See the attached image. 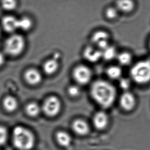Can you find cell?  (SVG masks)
Here are the masks:
<instances>
[{"mask_svg":"<svg viewBox=\"0 0 150 150\" xmlns=\"http://www.w3.org/2000/svg\"><path fill=\"white\" fill-rule=\"evenodd\" d=\"M120 87L122 89L127 91L131 86V81L127 78H120Z\"/></svg>","mask_w":150,"mask_h":150,"instance_id":"26","label":"cell"},{"mask_svg":"<svg viewBox=\"0 0 150 150\" xmlns=\"http://www.w3.org/2000/svg\"><path fill=\"white\" fill-rule=\"evenodd\" d=\"M133 81L138 84H146L150 81V60L146 59L136 63L130 70Z\"/></svg>","mask_w":150,"mask_h":150,"instance_id":"3","label":"cell"},{"mask_svg":"<svg viewBox=\"0 0 150 150\" xmlns=\"http://www.w3.org/2000/svg\"><path fill=\"white\" fill-rule=\"evenodd\" d=\"M8 138V131L4 126H0V146L5 144Z\"/></svg>","mask_w":150,"mask_h":150,"instance_id":"24","label":"cell"},{"mask_svg":"<svg viewBox=\"0 0 150 150\" xmlns=\"http://www.w3.org/2000/svg\"><path fill=\"white\" fill-rule=\"evenodd\" d=\"M73 76L74 80L79 84L86 85L91 79V71L86 66L79 65L74 69Z\"/></svg>","mask_w":150,"mask_h":150,"instance_id":"6","label":"cell"},{"mask_svg":"<svg viewBox=\"0 0 150 150\" xmlns=\"http://www.w3.org/2000/svg\"><path fill=\"white\" fill-rule=\"evenodd\" d=\"M117 56L116 49L109 45L102 50V57L107 61H111Z\"/></svg>","mask_w":150,"mask_h":150,"instance_id":"19","label":"cell"},{"mask_svg":"<svg viewBox=\"0 0 150 150\" xmlns=\"http://www.w3.org/2000/svg\"><path fill=\"white\" fill-rule=\"evenodd\" d=\"M72 127L73 131L79 135H85L89 132V127L83 120H75L72 123Z\"/></svg>","mask_w":150,"mask_h":150,"instance_id":"13","label":"cell"},{"mask_svg":"<svg viewBox=\"0 0 150 150\" xmlns=\"http://www.w3.org/2000/svg\"><path fill=\"white\" fill-rule=\"evenodd\" d=\"M1 25L7 33H14L18 29V19L11 15L5 16L1 20Z\"/></svg>","mask_w":150,"mask_h":150,"instance_id":"7","label":"cell"},{"mask_svg":"<svg viewBox=\"0 0 150 150\" xmlns=\"http://www.w3.org/2000/svg\"><path fill=\"white\" fill-rule=\"evenodd\" d=\"M1 28H0V37H1Z\"/></svg>","mask_w":150,"mask_h":150,"instance_id":"29","label":"cell"},{"mask_svg":"<svg viewBox=\"0 0 150 150\" xmlns=\"http://www.w3.org/2000/svg\"><path fill=\"white\" fill-rule=\"evenodd\" d=\"M18 100L12 96H7L3 100V106L4 109L9 113L15 111L18 109Z\"/></svg>","mask_w":150,"mask_h":150,"instance_id":"14","label":"cell"},{"mask_svg":"<svg viewBox=\"0 0 150 150\" xmlns=\"http://www.w3.org/2000/svg\"><path fill=\"white\" fill-rule=\"evenodd\" d=\"M117 59L120 65L122 66H128L130 65L132 62V55L130 53L124 52L117 55Z\"/></svg>","mask_w":150,"mask_h":150,"instance_id":"22","label":"cell"},{"mask_svg":"<svg viewBox=\"0 0 150 150\" xmlns=\"http://www.w3.org/2000/svg\"><path fill=\"white\" fill-rule=\"evenodd\" d=\"M62 104L59 98L51 96L47 98L43 103V111L49 117H55L59 114L61 111Z\"/></svg>","mask_w":150,"mask_h":150,"instance_id":"5","label":"cell"},{"mask_svg":"<svg viewBox=\"0 0 150 150\" xmlns=\"http://www.w3.org/2000/svg\"><path fill=\"white\" fill-rule=\"evenodd\" d=\"M25 41L23 36L13 34L6 40L4 49L7 54L11 57H16L23 52L25 48Z\"/></svg>","mask_w":150,"mask_h":150,"instance_id":"4","label":"cell"},{"mask_svg":"<svg viewBox=\"0 0 150 150\" xmlns=\"http://www.w3.org/2000/svg\"><path fill=\"white\" fill-rule=\"evenodd\" d=\"M135 4L133 0H118L116 2V8L122 12L128 13L133 10Z\"/></svg>","mask_w":150,"mask_h":150,"instance_id":"16","label":"cell"},{"mask_svg":"<svg viewBox=\"0 0 150 150\" xmlns=\"http://www.w3.org/2000/svg\"><path fill=\"white\" fill-rule=\"evenodd\" d=\"M57 142L61 146H69L71 142V137L67 132L59 131L56 134Z\"/></svg>","mask_w":150,"mask_h":150,"instance_id":"17","label":"cell"},{"mask_svg":"<svg viewBox=\"0 0 150 150\" xmlns=\"http://www.w3.org/2000/svg\"><path fill=\"white\" fill-rule=\"evenodd\" d=\"M0 5L3 10L11 11L16 9L18 2L17 0H0Z\"/></svg>","mask_w":150,"mask_h":150,"instance_id":"20","label":"cell"},{"mask_svg":"<svg viewBox=\"0 0 150 150\" xmlns=\"http://www.w3.org/2000/svg\"><path fill=\"white\" fill-rule=\"evenodd\" d=\"M81 89L76 85H72L70 86L68 89V93L71 97H77L81 94Z\"/></svg>","mask_w":150,"mask_h":150,"instance_id":"25","label":"cell"},{"mask_svg":"<svg viewBox=\"0 0 150 150\" xmlns=\"http://www.w3.org/2000/svg\"><path fill=\"white\" fill-rule=\"evenodd\" d=\"M105 13L108 18L112 19L115 18L117 16L118 9L114 7H109L107 9Z\"/></svg>","mask_w":150,"mask_h":150,"instance_id":"27","label":"cell"},{"mask_svg":"<svg viewBox=\"0 0 150 150\" xmlns=\"http://www.w3.org/2000/svg\"><path fill=\"white\" fill-rule=\"evenodd\" d=\"M33 22L30 18L28 17H23L18 19V29L23 31H28L30 29Z\"/></svg>","mask_w":150,"mask_h":150,"instance_id":"23","label":"cell"},{"mask_svg":"<svg viewBox=\"0 0 150 150\" xmlns=\"http://www.w3.org/2000/svg\"><path fill=\"white\" fill-rule=\"evenodd\" d=\"M83 57L87 61L91 63H95L99 61L102 57V50L91 46H88L84 50Z\"/></svg>","mask_w":150,"mask_h":150,"instance_id":"11","label":"cell"},{"mask_svg":"<svg viewBox=\"0 0 150 150\" xmlns=\"http://www.w3.org/2000/svg\"><path fill=\"white\" fill-rule=\"evenodd\" d=\"M91 94L94 100L101 107L108 108L113 105L115 100L116 91L109 82L99 80L92 84Z\"/></svg>","mask_w":150,"mask_h":150,"instance_id":"1","label":"cell"},{"mask_svg":"<svg viewBox=\"0 0 150 150\" xmlns=\"http://www.w3.org/2000/svg\"><path fill=\"white\" fill-rule=\"evenodd\" d=\"M94 126L98 130L105 129L109 122V118L105 112H98L94 115L93 120Z\"/></svg>","mask_w":150,"mask_h":150,"instance_id":"12","label":"cell"},{"mask_svg":"<svg viewBox=\"0 0 150 150\" xmlns=\"http://www.w3.org/2000/svg\"><path fill=\"white\" fill-rule=\"evenodd\" d=\"M109 35L103 31H96L92 37V42L101 50L109 46Z\"/></svg>","mask_w":150,"mask_h":150,"instance_id":"8","label":"cell"},{"mask_svg":"<svg viewBox=\"0 0 150 150\" xmlns=\"http://www.w3.org/2000/svg\"><path fill=\"white\" fill-rule=\"evenodd\" d=\"M136 104V98L133 94L126 91L122 94L120 98V105L125 111H132L134 109Z\"/></svg>","mask_w":150,"mask_h":150,"instance_id":"9","label":"cell"},{"mask_svg":"<svg viewBox=\"0 0 150 150\" xmlns=\"http://www.w3.org/2000/svg\"><path fill=\"white\" fill-rule=\"evenodd\" d=\"M25 80L30 85H37L41 83L42 76L37 69L31 68L27 70L24 74Z\"/></svg>","mask_w":150,"mask_h":150,"instance_id":"10","label":"cell"},{"mask_svg":"<svg viewBox=\"0 0 150 150\" xmlns=\"http://www.w3.org/2000/svg\"><path fill=\"white\" fill-rule=\"evenodd\" d=\"M107 74L111 79H120L122 74V69L120 67L116 66H111L107 69Z\"/></svg>","mask_w":150,"mask_h":150,"instance_id":"21","label":"cell"},{"mask_svg":"<svg viewBox=\"0 0 150 150\" xmlns=\"http://www.w3.org/2000/svg\"><path fill=\"white\" fill-rule=\"evenodd\" d=\"M41 109L40 105L35 102L28 103L26 106L25 111L27 114L30 117H35L39 115L41 112Z\"/></svg>","mask_w":150,"mask_h":150,"instance_id":"18","label":"cell"},{"mask_svg":"<svg viewBox=\"0 0 150 150\" xmlns=\"http://www.w3.org/2000/svg\"></svg>","mask_w":150,"mask_h":150,"instance_id":"30","label":"cell"},{"mask_svg":"<svg viewBox=\"0 0 150 150\" xmlns=\"http://www.w3.org/2000/svg\"><path fill=\"white\" fill-rule=\"evenodd\" d=\"M12 139L14 146L20 150H30L35 144V136L27 128L16 126L13 131Z\"/></svg>","mask_w":150,"mask_h":150,"instance_id":"2","label":"cell"},{"mask_svg":"<svg viewBox=\"0 0 150 150\" xmlns=\"http://www.w3.org/2000/svg\"><path fill=\"white\" fill-rule=\"evenodd\" d=\"M5 62V57L2 53L0 52V67H2L4 65Z\"/></svg>","mask_w":150,"mask_h":150,"instance_id":"28","label":"cell"},{"mask_svg":"<svg viewBox=\"0 0 150 150\" xmlns=\"http://www.w3.org/2000/svg\"><path fill=\"white\" fill-rule=\"evenodd\" d=\"M59 64L57 59H51L46 61L43 65L44 71L47 75H52L59 69Z\"/></svg>","mask_w":150,"mask_h":150,"instance_id":"15","label":"cell"}]
</instances>
